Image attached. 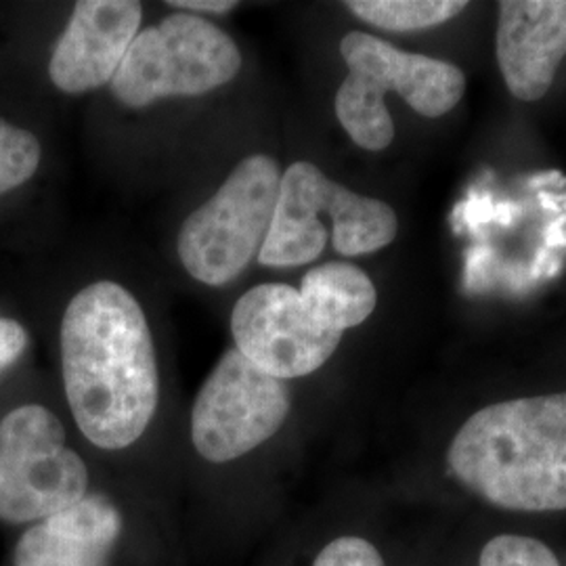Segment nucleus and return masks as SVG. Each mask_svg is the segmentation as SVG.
Here are the masks:
<instances>
[{
    "label": "nucleus",
    "mask_w": 566,
    "mask_h": 566,
    "mask_svg": "<svg viewBox=\"0 0 566 566\" xmlns=\"http://www.w3.org/2000/svg\"><path fill=\"white\" fill-rule=\"evenodd\" d=\"M61 371L91 446L120 451L142 439L160 403V371L143 306L120 283L74 294L61 319Z\"/></svg>",
    "instance_id": "nucleus-1"
},
{
    "label": "nucleus",
    "mask_w": 566,
    "mask_h": 566,
    "mask_svg": "<svg viewBox=\"0 0 566 566\" xmlns=\"http://www.w3.org/2000/svg\"><path fill=\"white\" fill-rule=\"evenodd\" d=\"M453 479L491 506L566 510V392L521 397L472 413L447 449Z\"/></svg>",
    "instance_id": "nucleus-2"
},
{
    "label": "nucleus",
    "mask_w": 566,
    "mask_h": 566,
    "mask_svg": "<svg viewBox=\"0 0 566 566\" xmlns=\"http://www.w3.org/2000/svg\"><path fill=\"white\" fill-rule=\"evenodd\" d=\"M242 70L235 41L217 23L177 11L139 30L112 81L118 102L147 107L170 97H200Z\"/></svg>",
    "instance_id": "nucleus-3"
},
{
    "label": "nucleus",
    "mask_w": 566,
    "mask_h": 566,
    "mask_svg": "<svg viewBox=\"0 0 566 566\" xmlns=\"http://www.w3.org/2000/svg\"><path fill=\"white\" fill-rule=\"evenodd\" d=\"M282 170L256 154L238 164L217 193L182 223L177 252L185 271L206 285L233 282L259 256L273 221Z\"/></svg>",
    "instance_id": "nucleus-4"
},
{
    "label": "nucleus",
    "mask_w": 566,
    "mask_h": 566,
    "mask_svg": "<svg viewBox=\"0 0 566 566\" xmlns=\"http://www.w3.org/2000/svg\"><path fill=\"white\" fill-rule=\"evenodd\" d=\"M86 493L88 468L51 409L21 405L0 420V521L34 525Z\"/></svg>",
    "instance_id": "nucleus-5"
},
{
    "label": "nucleus",
    "mask_w": 566,
    "mask_h": 566,
    "mask_svg": "<svg viewBox=\"0 0 566 566\" xmlns=\"http://www.w3.org/2000/svg\"><path fill=\"white\" fill-rule=\"evenodd\" d=\"M292 409L290 388L233 346L206 378L189 416L191 446L210 464H227L271 441Z\"/></svg>",
    "instance_id": "nucleus-6"
},
{
    "label": "nucleus",
    "mask_w": 566,
    "mask_h": 566,
    "mask_svg": "<svg viewBox=\"0 0 566 566\" xmlns=\"http://www.w3.org/2000/svg\"><path fill=\"white\" fill-rule=\"evenodd\" d=\"M231 334L248 361L277 380L303 378L324 367L343 340L340 332L317 324L285 283H261L233 306Z\"/></svg>",
    "instance_id": "nucleus-7"
},
{
    "label": "nucleus",
    "mask_w": 566,
    "mask_h": 566,
    "mask_svg": "<svg viewBox=\"0 0 566 566\" xmlns=\"http://www.w3.org/2000/svg\"><path fill=\"white\" fill-rule=\"evenodd\" d=\"M137 0H81L53 49L49 76L67 95H82L114 81L139 34Z\"/></svg>",
    "instance_id": "nucleus-8"
},
{
    "label": "nucleus",
    "mask_w": 566,
    "mask_h": 566,
    "mask_svg": "<svg viewBox=\"0 0 566 566\" xmlns=\"http://www.w3.org/2000/svg\"><path fill=\"white\" fill-rule=\"evenodd\" d=\"M340 55L348 76L382 99L395 91L424 118L446 116L464 97L465 76L458 65L405 53L367 32H348L340 42Z\"/></svg>",
    "instance_id": "nucleus-9"
},
{
    "label": "nucleus",
    "mask_w": 566,
    "mask_h": 566,
    "mask_svg": "<svg viewBox=\"0 0 566 566\" xmlns=\"http://www.w3.org/2000/svg\"><path fill=\"white\" fill-rule=\"evenodd\" d=\"M497 63L507 91L537 102L566 57V0H504L497 15Z\"/></svg>",
    "instance_id": "nucleus-10"
},
{
    "label": "nucleus",
    "mask_w": 566,
    "mask_h": 566,
    "mask_svg": "<svg viewBox=\"0 0 566 566\" xmlns=\"http://www.w3.org/2000/svg\"><path fill=\"white\" fill-rule=\"evenodd\" d=\"M124 533L120 507L102 493L39 521L21 533L15 566H107Z\"/></svg>",
    "instance_id": "nucleus-11"
},
{
    "label": "nucleus",
    "mask_w": 566,
    "mask_h": 566,
    "mask_svg": "<svg viewBox=\"0 0 566 566\" xmlns=\"http://www.w3.org/2000/svg\"><path fill=\"white\" fill-rule=\"evenodd\" d=\"M329 177L315 164L294 163L282 172L273 221L259 252L264 266H301L322 256L329 231L322 221Z\"/></svg>",
    "instance_id": "nucleus-12"
},
{
    "label": "nucleus",
    "mask_w": 566,
    "mask_h": 566,
    "mask_svg": "<svg viewBox=\"0 0 566 566\" xmlns=\"http://www.w3.org/2000/svg\"><path fill=\"white\" fill-rule=\"evenodd\" d=\"M298 292L315 322L340 334L364 324L378 304L369 275L350 263H324L311 269Z\"/></svg>",
    "instance_id": "nucleus-13"
},
{
    "label": "nucleus",
    "mask_w": 566,
    "mask_h": 566,
    "mask_svg": "<svg viewBox=\"0 0 566 566\" xmlns=\"http://www.w3.org/2000/svg\"><path fill=\"white\" fill-rule=\"evenodd\" d=\"M325 214L332 223L334 250L343 256L378 252L399 231V219L388 203L355 193L332 179L325 189Z\"/></svg>",
    "instance_id": "nucleus-14"
},
{
    "label": "nucleus",
    "mask_w": 566,
    "mask_h": 566,
    "mask_svg": "<svg viewBox=\"0 0 566 566\" xmlns=\"http://www.w3.org/2000/svg\"><path fill=\"white\" fill-rule=\"evenodd\" d=\"M464 0H350L346 9L359 20L388 32H416L458 18Z\"/></svg>",
    "instance_id": "nucleus-15"
},
{
    "label": "nucleus",
    "mask_w": 566,
    "mask_h": 566,
    "mask_svg": "<svg viewBox=\"0 0 566 566\" xmlns=\"http://www.w3.org/2000/svg\"><path fill=\"white\" fill-rule=\"evenodd\" d=\"M41 156V143L30 130L0 118V198L34 177Z\"/></svg>",
    "instance_id": "nucleus-16"
},
{
    "label": "nucleus",
    "mask_w": 566,
    "mask_h": 566,
    "mask_svg": "<svg viewBox=\"0 0 566 566\" xmlns=\"http://www.w3.org/2000/svg\"><path fill=\"white\" fill-rule=\"evenodd\" d=\"M479 566H563L544 542L526 535H497L489 539L481 556Z\"/></svg>",
    "instance_id": "nucleus-17"
},
{
    "label": "nucleus",
    "mask_w": 566,
    "mask_h": 566,
    "mask_svg": "<svg viewBox=\"0 0 566 566\" xmlns=\"http://www.w3.org/2000/svg\"><path fill=\"white\" fill-rule=\"evenodd\" d=\"M311 566H386L380 549L359 535H340L322 547Z\"/></svg>",
    "instance_id": "nucleus-18"
},
{
    "label": "nucleus",
    "mask_w": 566,
    "mask_h": 566,
    "mask_svg": "<svg viewBox=\"0 0 566 566\" xmlns=\"http://www.w3.org/2000/svg\"><path fill=\"white\" fill-rule=\"evenodd\" d=\"M28 348V332L23 325L0 317V374L9 369Z\"/></svg>",
    "instance_id": "nucleus-19"
},
{
    "label": "nucleus",
    "mask_w": 566,
    "mask_h": 566,
    "mask_svg": "<svg viewBox=\"0 0 566 566\" xmlns=\"http://www.w3.org/2000/svg\"><path fill=\"white\" fill-rule=\"evenodd\" d=\"M170 7L179 11H189V13H227L238 7V2L231 0H170Z\"/></svg>",
    "instance_id": "nucleus-20"
}]
</instances>
